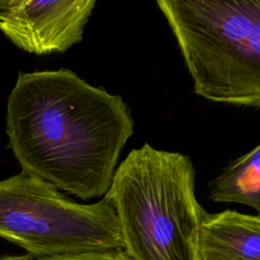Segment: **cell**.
Here are the masks:
<instances>
[{"label":"cell","instance_id":"4","mask_svg":"<svg viewBox=\"0 0 260 260\" xmlns=\"http://www.w3.org/2000/svg\"><path fill=\"white\" fill-rule=\"evenodd\" d=\"M0 237L34 259L124 250L118 215L107 196L77 203L24 172L0 181Z\"/></svg>","mask_w":260,"mask_h":260},{"label":"cell","instance_id":"10","mask_svg":"<svg viewBox=\"0 0 260 260\" xmlns=\"http://www.w3.org/2000/svg\"><path fill=\"white\" fill-rule=\"evenodd\" d=\"M10 2L11 0H0V11L6 9L9 6Z\"/></svg>","mask_w":260,"mask_h":260},{"label":"cell","instance_id":"3","mask_svg":"<svg viewBox=\"0 0 260 260\" xmlns=\"http://www.w3.org/2000/svg\"><path fill=\"white\" fill-rule=\"evenodd\" d=\"M194 92L260 110V0H158Z\"/></svg>","mask_w":260,"mask_h":260},{"label":"cell","instance_id":"9","mask_svg":"<svg viewBox=\"0 0 260 260\" xmlns=\"http://www.w3.org/2000/svg\"><path fill=\"white\" fill-rule=\"evenodd\" d=\"M0 260H34V258L26 254V255H3L0 256Z\"/></svg>","mask_w":260,"mask_h":260},{"label":"cell","instance_id":"7","mask_svg":"<svg viewBox=\"0 0 260 260\" xmlns=\"http://www.w3.org/2000/svg\"><path fill=\"white\" fill-rule=\"evenodd\" d=\"M207 186L212 201L248 205L260 216V144L230 162Z\"/></svg>","mask_w":260,"mask_h":260},{"label":"cell","instance_id":"1","mask_svg":"<svg viewBox=\"0 0 260 260\" xmlns=\"http://www.w3.org/2000/svg\"><path fill=\"white\" fill-rule=\"evenodd\" d=\"M5 130L21 172L87 200L109 191L134 121L121 95L60 68L18 73Z\"/></svg>","mask_w":260,"mask_h":260},{"label":"cell","instance_id":"5","mask_svg":"<svg viewBox=\"0 0 260 260\" xmlns=\"http://www.w3.org/2000/svg\"><path fill=\"white\" fill-rule=\"evenodd\" d=\"M94 6V0H11L0 11V30L25 52L63 53L81 42Z\"/></svg>","mask_w":260,"mask_h":260},{"label":"cell","instance_id":"2","mask_svg":"<svg viewBox=\"0 0 260 260\" xmlns=\"http://www.w3.org/2000/svg\"><path fill=\"white\" fill-rule=\"evenodd\" d=\"M113 203L132 260H197L207 213L195 196V170L180 152L144 143L116 169L105 195Z\"/></svg>","mask_w":260,"mask_h":260},{"label":"cell","instance_id":"8","mask_svg":"<svg viewBox=\"0 0 260 260\" xmlns=\"http://www.w3.org/2000/svg\"><path fill=\"white\" fill-rule=\"evenodd\" d=\"M34 260H132L124 250L104 253H86L78 255H67L54 258L34 259Z\"/></svg>","mask_w":260,"mask_h":260},{"label":"cell","instance_id":"6","mask_svg":"<svg viewBox=\"0 0 260 260\" xmlns=\"http://www.w3.org/2000/svg\"><path fill=\"white\" fill-rule=\"evenodd\" d=\"M196 255L197 260H260V216L231 209L206 213Z\"/></svg>","mask_w":260,"mask_h":260}]
</instances>
